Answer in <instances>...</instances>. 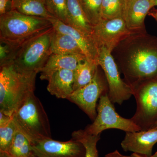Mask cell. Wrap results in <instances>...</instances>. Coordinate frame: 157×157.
Instances as JSON below:
<instances>
[{"label":"cell","instance_id":"cell-23","mask_svg":"<svg viewBox=\"0 0 157 157\" xmlns=\"http://www.w3.org/2000/svg\"><path fill=\"white\" fill-rule=\"evenodd\" d=\"M72 136V138L79 141L84 146L85 157H98L97 145L101 139V135H91L81 129L73 132Z\"/></svg>","mask_w":157,"mask_h":157},{"label":"cell","instance_id":"cell-33","mask_svg":"<svg viewBox=\"0 0 157 157\" xmlns=\"http://www.w3.org/2000/svg\"><path fill=\"white\" fill-rule=\"evenodd\" d=\"M130 157H144L143 156L134 153H133L132 155H130Z\"/></svg>","mask_w":157,"mask_h":157},{"label":"cell","instance_id":"cell-36","mask_svg":"<svg viewBox=\"0 0 157 157\" xmlns=\"http://www.w3.org/2000/svg\"><path fill=\"white\" fill-rule=\"evenodd\" d=\"M157 157V152L155 153V154H154L153 155H151V156L149 157Z\"/></svg>","mask_w":157,"mask_h":157},{"label":"cell","instance_id":"cell-5","mask_svg":"<svg viewBox=\"0 0 157 157\" xmlns=\"http://www.w3.org/2000/svg\"><path fill=\"white\" fill-rule=\"evenodd\" d=\"M52 27L48 18L21 14L12 10L0 16V37L23 42Z\"/></svg>","mask_w":157,"mask_h":157},{"label":"cell","instance_id":"cell-15","mask_svg":"<svg viewBox=\"0 0 157 157\" xmlns=\"http://www.w3.org/2000/svg\"><path fill=\"white\" fill-rule=\"evenodd\" d=\"M87 59L84 55L52 54L40 72V78L48 80L51 75L57 71L69 70L74 71L78 63Z\"/></svg>","mask_w":157,"mask_h":157},{"label":"cell","instance_id":"cell-32","mask_svg":"<svg viewBox=\"0 0 157 157\" xmlns=\"http://www.w3.org/2000/svg\"><path fill=\"white\" fill-rule=\"evenodd\" d=\"M0 157H11L8 153L0 152Z\"/></svg>","mask_w":157,"mask_h":157},{"label":"cell","instance_id":"cell-13","mask_svg":"<svg viewBox=\"0 0 157 157\" xmlns=\"http://www.w3.org/2000/svg\"><path fill=\"white\" fill-rule=\"evenodd\" d=\"M48 19L55 30L71 36L77 42L87 59L94 61L98 64L99 48L92 36H88L71 26L65 24L55 17H50Z\"/></svg>","mask_w":157,"mask_h":157},{"label":"cell","instance_id":"cell-28","mask_svg":"<svg viewBox=\"0 0 157 157\" xmlns=\"http://www.w3.org/2000/svg\"><path fill=\"white\" fill-rule=\"evenodd\" d=\"M13 10L12 0H0V16Z\"/></svg>","mask_w":157,"mask_h":157},{"label":"cell","instance_id":"cell-17","mask_svg":"<svg viewBox=\"0 0 157 157\" xmlns=\"http://www.w3.org/2000/svg\"><path fill=\"white\" fill-rule=\"evenodd\" d=\"M50 48L52 54L84 55L78 43L71 36L58 32L54 28Z\"/></svg>","mask_w":157,"mask_h":157},{"label":"cell","instance_id":"cell-4","mask_svg":"<svg viewBox=\"0 0 157 157\" xmlns=\"http://www.w3.org/2000/svg\"><path fill=\"white\" fill-rule=\"evenodd\" d=\"M53 27L27 39L23 43L13 64L21 71L40 72L52 55L50 43Z\"/></svg>","mask_w":157,"mask_h":157},{"label":"cell","instance_id":"cell-7","mask_svg":"<svg viewBox=\"0 0 157 157\" xmlns=\"http://www.w3.org/2000/svg\"><path fill=\"white\" fill-rule=\"evenodd\" d=\"M137 104L131 118L141 130L149 129L157 121V79L144 82L133 90Z\"/></svg>","mask_w":157,"mask_h":157},{"label":"cell","instance_id":"cell-11","mask_svg":"<svg viewBox=\"0 0 157 157\" xmlns=\"http://www.w3.org/2000/svg\"><path fill=\"white\" fill-rule=\"evenodd\" d=\"M32 151L34 155L37 157H85V155L84 146L73 138L67 141L46 138L33 144Z\"/></svg>","mask_w":157,"mask_h":157},{"label":"cell","instance_id":"cell-10","mask_svg":"<svg viewBox=\"0 0 157 157\" xmlns=\"http://www.w3.org/2000/svg\"><path fill=\"white\" fill-rule=\"evenodd\" d=\"M132 33L127 28L122 17L101 19L93 28L92 36L98 48L105 47L112 52L121 42L128 38Z\"/></svg>","mask_w":157,"mask_h":157},{"label":"cell","instance_id":"cell-20","mask_svg":"<svg viewBox=\"0 0 157 157\" xmlns=\"http://www.w3.org/2000/svg\"><path fill=\"white\" fill-rule=\"evenodd\" d=\"M13 10L29 16L45 17H52L48 13L45 0H12Z\"/></svg>","mask_w":157,"mask_h":157},{"label":"cell","instance_id":"cell-35","mask_svg":"<svg viewBox=\"0 0 157 157\" xmlns=\"http://www.w3.org/2000/svg\"><path fill=\"white\" fill-rule=\"evenodd\" d=\"M152 128H157V121L152 126L151 128L150 129Z\"/></svg>","mask_w":157,"mask_h":157},{"label":"cell","instance_id":"cell-8","mask_svg":"<svg viewBox=\"0 0 157 157\" xmlns=\"http://www.w3.org/2000/svg\"><path fill=\"white\" fill-rule=\"evenodd\" d=\"M111 52L104 47L99 48L98 64L104 71L108 86V96L113 104L121 105L133 95L131 86L121 78L117 66Z\"/></svg>","mask_w":157,"mask_h":157},{"label":"cell","instance_id":"cell-12","mask_svg":"<svg viewBox=\"0 0 157 157\" xmlns=\"http://www.w3.org/2000/svg\"><path fill=\"white\" fill-rule=\"evenodd\" d=\"M157 142V128L126 132L121 146L125 151L133 152L144 157L152 155L153 147Z\"/></svg>","mask_w":157,"mask_h":157},{"label":"cell","instance_id":"cell-6","mask_svg":"<svg viewBox=\"0 0 157 157\" xmlns=\"http://www.w3.org/2000/svg\"><path fill=\"white\" fill-rule=\"evenodd\" d=\"M110 129H118L125 132L141 131L131 118L123 117L116 112L108 93H106L100 98L96 118L84 130L89 134L99 135L103 131Z\"/></svg>","mask_w":157,"mask_h":157},{"label":"cell","instance_id":"cell-27","mask_svg":"<svg viewBox=\"0 0 157 157\" xmlns=\"http://www.w3.org/2000/svg\"><path fill=\"white\" fill-rule=\"evenodd\" d=\"M17 130L13 118L8 124L0 127V152L9 153Z\"/></svg>","mask_w":157,"mask_h":157},{"label":"cell","instance_id":"cell-9","mask_svg":"<svg viewBox=\"0 0 157 157\" xmlns=\"http://www.w3.org/2000/svg\"><path fill=\"white\" fill-rule=\"evenodd\" d=\"M108 93V86L98 69L92 81L74 91L67 100L76 104L92 120L97 115V102L101 96Z\"/></svg>","mask_w":157,"mask_h":157},{"label":"cell","instance_id":"cell-3","mask_svg":"<svg viewBox=\"0 0 157 157\" xmlns=\"http://www.w3.org/2000/svg\"><path fill=\"white\" fill-rule=\"evenodd\" d=\"M121 64L126 82L132 90L157 75V48L147 44L136 46L130 51Z\"/></svg>","mask_w":157,"mask_h":157},{"label":"cell","instance_id":"cell-37","mask_svg":"<svg viewBox=\"0 0 157 157\" xmlns=\"http://www.w3.org/2000/svg\"><path fill=\"white\" fill-rule=\"evenodd\" d=\"M30 157H37L35 156H34L33 155V156H31Z\"/></svg>","mask_w":157,"mask_h":157},{"label":"cell","instance_id":"cell-29","mask_svg":"<svg viewBox=\"0 0 157 157\" xmlns=\"http://www.w3.org/2000/svg\"><path fill=\"white\" fill-rule=\"evenodd\" d=\"M12 120V117L0 111V127L8 124Z\"/></svg>","mask_w":157,"mask_h":157},{"label":"cell","instance_id":"cell-26","mask_svg":"<svg viewBox=\"0 0 157 157\" xmlns=\"http://www.w3.org/2000/svg\"><path fill=\"white\" fill-rule=\"evenodd\" d=\"M45 6L51 16L69 25L67 0H45Z\"/></svg>","mask_w":157,"mask_h":157},{"label":"cell","instance_id":"cell-25","mask_svg":"<svg viewBox=\"0 0 157 157\" xmlns=\"http://www.w3.org/2000/svg\"><path fill=\"white\" fill-rule=\"evenodd\" d=\"M102 0H78L85 15L93 26L101 21Z\"/></svg>","mask_w":157,"mask_h":157},{"label":"cell","instance_id":"cell-30","mask_svg":"<svg viewBox=\"0 0 157 157\" xmlns=\"http://www.w3.org/2000/svg\"><path fill=\"white\" fill-rule=\"evenodd\" d=\"M105 157H130V156L124 155L121 154L117 150L107 154Z\"/></svg>","mask_w":157,"mask_h":157},{"label":"cell","instance_id":"cell-21","mask_svg":"<svg viewBox=\"0 0 157 157\" xmlns=\"http://www.w3.org/2000/svg\"><path fill=\"white\" fill-rule=\"evenodd\" d=\"M24 42L0 37V67L13 63Z\"/></svg>","mask_w":157,"mask_h":157},{"label":"cell","instance_id":"cell-22","mask_svg":"<svg viewBox=\"0 0 157 157\" xmlns=\"http://www.w3.org/2000/svg\"><path fill=\"white\" fill-rule=\"evenodd\" d=\"M8 153L11 157H30L33 155L30 141L18 129Z\"/></svg>","mask_w":157,"mask_h":157},{"label":"cell","instance_id":"cell-19","mask_svg":"<svg viewBox=\"0 0 157 157\" xmlns=\"http://www.w3.org/2000/svg\"><path fill=\"white\" fill-rule=\"evenodd\" d=\"M99 65L94 61L86 59L78 63L74 71L73 92L87 85L95 75Z\"/></svg>","mask_w":157,"mask_h":157},{"label":"cell","instance_id":"cell-1","mask_svg":"<svg viewBox=\"0 0 157 157\" xmlns=\"http://www.w3.org/2000/svg\"><path fill=\"white\" fill-rule=\"evenodd\" d=\"M37 74L21 71L13 63L0 67V111L12 116L34 93Z\"/></svg>","mask_w":157,"mask_h":157},{"label":"cell","instance_id":"cell-14","mask_svg":"<svg viewBox=\"0 0 157 157\" xmlns=\"http://www.w3.org/2000/svg\"><path fill=\"white\" fill-rule=\"evenodd\" d=\"M153 7L151 0H126L123 18L132 34L141 33L145 17Z\"/></svg>","mask_w":157,"mask_h":157},{"label":"cell","instance_id":"cell-18","mask_svg":"<svg viewBox=\"0 0 157 157\" xmlns=\"http://www.w3.org/2000/svg\"><path fill=\"white\" fill-rule=\"evenodd\" d=\"M67 7L69 25L92 36L93 26L86 17L78 0H67Z\"/></svg>","mask_w":157,"mask_h":157},{"label":"cell","instance_id":"cell-34","mask_svg":"<svg viewBox=\"0 0 157 157\" xmlns=\"http://www.w3.org/2000/svg\"><path fill=\"white\" fill-rule=\"evenodd\" d=\"M151 2L153 7L157 6V0H151Z\"/></svg>","mask_w":157,"mask_h":157},{"label":"cell","instance_id":"cell-16","mask_svg":"<svg viewBox=\"0 0 157 157\" xmlns=\"http://www.w3.org/2000/svg\"><path fill=\"white\" fill-rule=\"evenodd\" d=\"M47 89L57 98L68 99L73 92L74 71L61 70L54 73L48 80Z\"/></svg>","mask_w":157,"mask_h":157},{"label":"cell","instance_id":"cell-31","mask_svg":"<svg viewBox=\"0 0 157 157\" xmlns=\"http://www.w3.org/2000/svg\"><path fill=\"white\" fill-rule=\"evenodd\" d=\"M150 14L157 21V10H154L150 12Z\"/></svg>","mask_w":157,"mask_h":157},{"label":"cell","instance_id":"cell-2","mask_svg":"<svg viewBox=\"0 0 157 157\" xmlns=\"http://www.w3.org/2000/svg\"><path fill=\"white\" fill-rule=\"evenodd\" d=\"M12 117L17 129L28 138L32 145L40 140L51 138L48 116L34 93L29 96Z\"/></svg>","mask_w":157,"mask_h":157},{"label":"cell","instance_id":"cell-24","mask_svg":"<svg viewBox=\"0 0 157 157\" xmlns=\"http://www.w3.org/2000/svg\"><path fill=\"white\" fill-rule=\"evenodd\" d=\"M126 0H102V19L109 20L123 16Z\"/></svg>","mask_w":157,"mask_h":157}]
</instances>
